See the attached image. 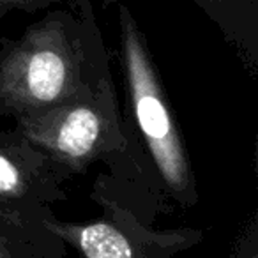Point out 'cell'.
I'll return each instance as SVG.
<instances>
[{
  "instance_id": "obj_1",
  "label": "cell",
  "mask_w": 258,
  "mask_h": 258,
  "mask_svg": "<svg viewBox=\"0 0 258 258\" xmlns=\"http://www.w3.org/2000/svg\"><path fill=\"white\" fill-rule=\"evenodd\" d=\"M117 51L124 82L122 127L125 165L111 187L138 218L154 225L159 214L198 204L197 179L161 73L133 11L115 0Z\"/></svg>"
},
{
  "instance_id": "obj_8",
  "label": "cell",
  "mask_w": 258,
  "mask_h": 258,
  "mask_svg": "<svg viewBox=\"0 0 258 258\" xmlns=\"http://www.w3.org/2000/svg\"><path fill=\"white\" fill-rule=\"evenodd\" d=\"M80 0H0V20H4L8 15L18 13H37L51 8L55 4H66L75 8Z\"/></svg>"
},
{
  "instance_id": "obj_7",
  "label": "cell",
  "mask_w": 258,
  "mask_h": 258,
  "mask_svg": "<svg viewBox=\"0 0 258 258\" xmlns=\"http://www.w3.org/2000/svg\"><path fill=\"white\" fill-rule=\"evenodd\" d=\"M66 254V244L50 230L0 211V258H60Z\"/></svg>"
},
{
  "instance_id": "obj_4",
  "label": "cell",
  "mask_w": 258,
  "mask_h": 258,
  "mask_svg": "<svg viewBox=\"0 0 258 258\" xmlns=\"http://www.w3.org/2000/svg\"><path fill=\"white\" fill-rule=\"evenodd\" d=\"M90 200L103 209L99 219L87 223L62 221L48 209L41 223L66 246L87 258H170L200 244V228H154L144 223L111 187L110 175L99 173Z\"/></svg>"
},
{
  "instance_id": "obj_2",
  "label": "cell",
  "mask_w": 258,
  "mask_h": 258,
  "mask_svg": "<svg viewBox=\"0 0 258 258\" xmlns=\"http://www.w3.org/2000/svg\"><path fill=\"white\" fill-rule=\"evenodd\" d=\"M111 75L90 0L55 9L16 39L0 37V115L18 118L89 94Z\"/></svg>"
},
{
  "instance_id": "obj_5",
  "label": "cell",
  "mask_w": 258,
  "mask_h": 258,
  "mask_svg": "<svg viewBox=\"0 0 258 258\" xmlns=\"http://www.w3.org/2000/svg\"><path fill=\"white\" fill-rule=\"evenodd\" d=\"M68 180L18 127L0 129V211L41 225L43 214L68 200Z\"/></svg>"
},
{
  "instance_id": "obj_3",
  "label": "cell",
  "mask_w": 258,
  "mask_h": 258,
  "mask_svg": "<svg viewBox=\"0 0 258 258\" xmlns=\"http://www.w3.org/2000/svg\"><path fill=\"white\" fill-rule=\"evenodd\" d=\"M16 127L48 156L66 180L104 163L118 182L125 165V138L113 78L92 92L15 118Z\"/></svg>"
},
{
  "instance_id": "obj_6",
  "label": "cell",
  "mask_w": 258,
  "mask_h": 258,
  "mask_svg": "<svg viewBox=\"0 0 258 258\" xmlns=\"http://www.w3.org/2000/svg\"><path fill=\"white\" fill-rule=\"evenodd\" d=\"M237 51L251 75L258 68V0H189Z\"/></svg>"
}]
</instances>
